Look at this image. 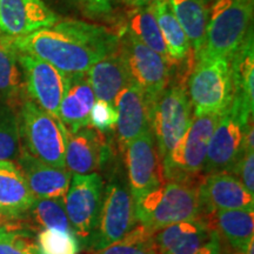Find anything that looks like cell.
<instances>
[{"mask_svg":"<svg viewBox=\"0 0 254 254\" xmlns=\"http://www.w3.org/2000/svg\"><path fill=\"white\" fill-rule=\"evenodd\" d=\"M209 8L204 44L194 58L230 60L253 30V0H214Z\"/></svg>","mask_w":254,"mask_h":254,"instance_id":"7a4b0ae2","label":"cell"},{"mask_svg":"<svg viewBox=\"0 0 254 254\" xmlns=\"http://www.w3.org/2000/svg\"><path fill=\"white\" fill-rule=\"evenodd\" d=\"M95 99L114 104L119 92L132 84L118 50L95 63L86 72Z\"/></svg>","mask_w":254,"mask_h":254,"instance_id":"44dd1931","label":"cell"},{"mask_svg":"<svg viewBox=\"0 0 254 254\" xmlns=\"http://www.w3.org/2000/svg\"><path fill=\"white\" fill-rule=\"evenodd\" d=\"M95 254H159L154 233L142 225Z\"/></svg>","mask_w":254,"mask_h":254,"instance_id":"4dcf8cb0","label":"cell"},{"mask_svg":"<svg viewBox=\"0 0 254 254\" xmlns=\"http://www.w3.org/2000/svg\"><path fill=\"white\" fill-rule=\"evenodd\" d=\"M127 183L135 201L165 182L163 163L151 129L128 142L124 150Z\"/></svg>","mask_w":254,"mask_h":254,"instance_id":"7c38bea8","label":"cell"},{"mask_svg":"<svg viewBox=\"0 0 254 254\" xmlns=\"http://www.w3.org/2000/svg\"><path fill=\"white\" fill-rule=\"evenodd\" d=\"M117 111L114 105L97 99L90 113V125L98 132H109L116 127Z\"/></svg>","mask_w":254,"mask_h":254,"instance_id":"836d02e7","label":"cell"},{"mask_svg":"<svg viewBox=\"0 0 254 254\" xmlns=\"http://www.w3.org/2000/svg\"><path fill=\"white\" fill-rule=\"evenodd\" d=\"M189 80V98L194 114L220 113L233 101V81L230 60L199 58Z\"/></svg>","mask_w":254,"mask_h":254,"instance_id":"ba28073f","label":"cell"},{"mask_svg":"<svg viewBox=\"0 0 254 254\" xmlns=\"http://www.w3.org/2000/svg\"><path fill=\"white\" fill-rule=\"evenodd\" d=\"M233 101L239 103L243 109L253 114L254 107V44L253 30L230 59Z\"/></svg>","mask_w":254,"mask_h":254,"instance_id":"603a6c76","label":"cell"},{"mask_svg":"<svg viewBox=\"0 0 254 254\" xmlns=\"http://www.w3.org/2000/svg\"><path fill=\"white\" fill-rule=\"evenodd\" d=\"M253 114L243 109L237 101L221 114L209 140L206 154L204 176L227 172L234 174L245 152V129Z\"/></svg>","mask_w":254,"mask_h":254,"instance_id":"9c48e42d","label":"cell"},{"mask_svg":"<svg viewBox=\"0 0 254 254\" xmlns=\"http://www.w3.org/2000/svg\"><path fill=\"white\" fill-rule=\"evenodd\" d=\"M59 15L43 0H0V32L20 38L53 26Z\"/></svg>","mask_w":254,"mask_h":254,"instance_id":"9a60e30c","label":"cell"},{"mask_svg":"<svg viewBox=\"0 0 254 254\" xmlns=\"http://www.w3.org/2000/svg\"><path fill=\"white\" fill-rule=\"evenodd\" d=\"M34 199L20 168L12 161L0 160V208L15 215H26Z\"/></svg>","mask_w":254,"mask_h":254,"instance_id":"cb8c5ba5","label":"cell"},{"mask_svg":"<svg viewBox=\"0 0 254 254\" xmlns=\"http://www.w3.org/2000/svg\"><path fill=\"white\" fill-rule=\"evenodd\" d=\"M13 43L19 52L44 60L65 74H78L116 52L119 36L99 25L67 19L13 38Z\"/></svg>","mask_w":254,"mask_h":254,"instance_id":"6da1fadb","label":"cell"},{"mask_svg":"<svg viewBox=\"0 0 254 254\" xmlns=\"http://www.w3.org/2000/svg\"><path fill=\"white\" fill-rule=\"evenodd\" d=\"M95 95L86 73L67 74V84L59 107V120L68 133L90 126V113Z\"/></svg>","mask_w":254,"mask_h":254,"instance_id":"ffe728a7","label":"cell"},{"mask_svg":"<svg viewBox=\"0 0 254 254\" xmlns=\"http://www.w3.org/2000/svg\"><path fill=\"white\" fill-rule=\"evenodd\" d=\"M26 219L31 227L56 228V230L73 233L67 214L65 211L64 199H34L28 208ZM74 234V233H73Z\"/></svg>","mask_w":254,"mask_h":254,"instance_id":"f1b7e54d","label":"cell"},{"mask_svg":"<svg viewBox=\"0 0 254 254\" xmlns=\"http://www.w3.org/2000/svg\"><path fill=\"white\" fill-rule=\"evenodd\" d=\"M18 56L13 38L0 32V100L9 105L21 99L25 86Z\"/></svg>","mask_w":254,"mask_h":254,"instance_id":"d4e9b609","label":"cell"},{"mask_svg":"<svg viewBox=\"0 0 254 254\" xmlns=\"http://www.w3.org/2000/svg\"><path fill=\"white\" fill-rule=\"evenodd\" d=\"M0 254H39V251L30 232L0 231Z\"/></svg>","mask_w":254,"mask_h":254,"instance_id":"d6a6232c","label":"cell"},{"mask_svg":"<svg viewBox=\"0 0 254 254\" xmlns=\"http://www.w3.org/2000/svg\"><path fill=\"white\" fill-rule=\"evenodd\" d=\"M104 180L98 173L73 174L64 205L72 231L87 241L98 224L104 199Z\"/></svg>","mask_w":254,"mask_h":254,"instance_id":"8fae6325","label":"cell"},{"mask_svg":"<svg viewBox=\"0 0 254 254\" xmlns=\"http://www.w3.org/2000/svg\"><path fill=\"white\" fill-rule=\"evenodd\" d=\"M17 161L34 198H65L72 178V173L67 168L51 166L24 150L20 151Z\"/></svg>","mask_w":254,"mask_h":254,"instance_id":"ac0fdd59","label":"cell"},{"mask_svg":"<svg viewBox=\"0 0 254 254\" xmlns=\"http://www.w3.org/2000/svg\"><path fill=\"white\" fill-rule=\"evenodd\" d=\"M171 11L186 33L194 56L202 47L208 9L201 0H167Z\"/></svg>","mask_w":254,"mask_h":254,"instance_id":"484cf974","label":"cell"},{"mask_svg":"<svg viewBox=\"0 0 254 254\" xmlns=\"http://www.w3.org/2000/svg\"><path fill=\"white\" fill-rule=\"evenodd\" d=\"M109 157L103 135L94 128L68 133L65 148V166L73 174H91L100 170Z\"/></svg>","mask_w":254,"mask_h":254,"instance_id":"e0dca14e","label":"cell"},{"mask_svg":"<svg viewBox=\"0 0 254 254\" xmlns=\"http://www.w3.org/2000/svg\"><path fill=\"white\" fill-rule=\"evenodd\" d=\"M118 53L131 82L144 92L148 103L168 86L173 63L144 45L129 31L119 36Z\"/></svg>","mask_w":254,"mask_h":254,"instance_id":"30bf717a","label":"cell"},{"mask_svg":"<svg viewBox=\"0 0 254 254\" xmlns=\"http://www.w3.org/2000/svg\"><path fill=\"white\" fill-rule=\"evenodd\" d=\"M212 230L222 237L230 249L245 252L254 239V211L227 209L215 211L206 217Z\"/></svg>","mask_w":254,"mask_h":254,"instance_id":"7402d4cb","label":"cell"},{"mask_svg":"<svg viewBox=\"0 0 254 254\" xmlns=\"http://www.w3.org/2000/svg\"><path fill=\"white\" fill-rule=\"evenodd\" d=\"M221 237L217 232H212V236L204 246L200 247L194 254H221Z\"/></svg>","mask_w":254,"mask_h":254,"instance_id":"f35d334b","label":"cell"},{"mask_svg":"<svg viewBox=\"0 0 254 254\" xmlns=\"http://www.w3.org/2000/svg\"><path fill=\"white\" fill-rule=\"evenodd\" d=\"M198 186L165 180L135 201L138 221L155 233L172 224L201 217Z\"/></svg>","mask_w":254,"mask_h":254,"instance_id":"3957f363","label":"cell"},{"mask_svg":"<svg viewBox=\"0 0 254 254\" xmlns=\"http://www.w3.org/2000/svg\"><path fill=\"white\" fill-rule=\"evenodd\" d=\"M234 176L239 177V180L246 190L251 194H254V147H245V152Z\"/></svg>","mask_w":254,"mask_h":254,"instance_id":"e575fe53","label":"cell"},{"mask_svg":"<svg viewBox=\"0 0 254 254\" xmlns=\"http://www.w3.org/2000/svg\"><path fill=\"white\" fill-rule=\"evenodd\" d=\"M20 151L18 116L12 105L0 100V160H17Z\"/></svg>","mask_w":254,"mask_h":254,"instance_id":"f546056e","label":"cell"},{"mask_svg":"<svg viewBox=\"0 0 254 254\" xmlns=\"http://www.w3.org/2000/svg\"><path fill=\"white\" fill-rule=\"evenodd\" d=\"M127 31L131 32L133 36L139 41H141L144 45L170 60L166 45H165L163 36H161L157 18H155L153 6L151 5L132 9V12L129 13Z\"/></svg>","mask_w":254,"mask_h":254,"instance_id":"83f0119b","label":"cell"},{"mask_svg":"<svg viewBox=\"0 0 254 254\" xmlns=\"http://www.w3.org/2000/svg\"><path fill=\"white\" fill-rule=\"evenodd\" d=\"M201 1H202V2H204V4H205L206 6H208V5H211V4H212V2H213V1H214V0H201Z\"/></svg>","mask_w":254,"mask_h":254,"instance_id":"60d3db41","label":"cell"},{"mask_svg":"<svg viewBox=\"0 0 254 254\" xmlns=\"http://www.w3.org/2000/svg\"><path fill=\"white\" fill-rule=\"evenodd\" d=\"M49 7L55 11L57 9H64V11H68V9H80L84 12L85 0H43Z\"/></svg>","mask_w":254,"mask_h":254,"instance_id":"74e56055","label":"cell"},{"mask_svg":"<svg viewBox=\"0 0 254 254\" xmlns=\"http://www.w3.org/2000/svg\"><path fill=\"white\" fill-rule=\"evenodd\" d=\"M189 93L182 84L166 87L148 103L150 128L161 163L183 139L193 118Z\"/></svg>","mask_w":254,"mask_h":254,"instance_id":"52a82bcc","label":"cell"},{"mask_svg":"<svg viewBox=\"0 0 254 254\" xmlns=\"http://www.w3.org/2000/svg\"><path fill=\"white\" fill-rule=\"evenodd\" d=\"M152 6H153L161 36L166 45L168 58L172 63L186 59L192 49H190L186 33L178 23L173 12L171 11L167 0H158Z\"/></svg>","mask_w":254,"mask_h":254,"instance_id":"4316f807","label":"cell"},{"mask_svg":"<svg viewBox=\"0 0 254 254\" xmlns=\"http://www.w3.org/2000/svg\"><path fill=\"white\" fill-rule=\"evenodd\" d=\"M31 227L26 215H15L0 208V231H25Z\"/></svg>","mask_w":254,"mask_h":254,"instance_id":"d590c367","label":"cell"},{"mask_svg":"<svg viewBox=\"0 0 254 254\" xmlns=\"http://www.w3.org/2000/svg\"><path fill=\"white\" fill-rule=\"evenodd\" d=\"M113 0H85L84 13L92 18H106L112 13Z\"/></svg>","mask_w":254,"mask_h":254,"instance_id":"8d00e7d4","label":"cell"},{"mask_svg":"<svg viewBox=\"0 0 254 254\" xmlns=\"http://www.w3.org/2000/svg\"><path fill=\"white\" fill-rule=\"evenodd\" d=\"M220 117V113L194 114L185 135L163 161L165 180L199 185L209 140Z\"/></svg>","mask_w":254,"mask_h":254,"instance_id":"5b68a950","label":"cell"},{"mask_svg":"<svg viewBox=\"0 0 254 254\" xmlns=\"http://www.w3.org/2000/svg\"><path fill=\"white\" fill-rule=\"evenodd\" d=\"M212 232L207 219L199 217L155 232L154 240L159 254H194L207 243Z\"/></svg>","mask_w":254,"mask_h":254,"instance_id":"d6986e66","label":"cell"},{"mask_svg":"<svg viewBox=\"0 0 254 254\" xmlns=\"http://www.w3.org/2000/svg\"><path fill=\"white\" fill-rule=\"evenodd\" d=\"M117 111V133L120 150L150 128L148 100L134 84L123 88L114 100Z\"/></svg>","mask_w":254,"mask_h":254,"instance_id":"2e32d148","label":"cell"},{"mask_svg":"<svg viewBox=\"0 0 254 254\" xmlns=\"http://www.w3.org/2000/svg\"><path fill=\"white\" fill-rule=\"evenodd\" d=\"M39 254H79L80 244L78 238L69 232L44 228L37 239Z\"/></svg>","mask_w":254,"mask_h":254,"instance_id":"1f68e13d","label":"cell"},{"mask_svg":"<svg viewBox=\"0 0 254 254\" xmlns=\"http://www.w3.org/2000/svg\"><path fill=\"white\" fill-rule=\"evenodd\" d=\"M198 192L202 218H206L215 211H254V194H251L238 177L232 173L206 174L199 184Z\"/></svg>","mask_w":254,"mask_h":254,"instance_id":"5bb4252c","label":"cell"},{"mask_svg":"<svg viewBox=\"0 0 254 254\" xmlns=\"http://www.w3.org/2000/svg\"><path fill=\"white\" fill-rule=\"evenodd\" d=\"M122 1L126 6L131 8H140V7H146V6L153 5L154 2H157L158 0H122Z\"/></svg>","mask_w":254,"mask_h":254,"instance_id":"ab89813d","label":"cell"},{"mask_svg":"<svg viewBox=\"0 0 254 254\" xmlns=\"http://www.w3.org/2000/svg\"><path fill=\"white\" fill-rule=\"evenodd\" d=\"M19 134L24 151L51 166L66 168L65 148L67 129L58 118L26 99L18 114Z\"/></svg>","mask_w":254,"mask_h":254,"instance_id":"277c9868","label":"cell"},{"mask_svg":"<svg viewBox=\"0 0 254 254\" xmlns=\"http://www.w3.org/2000/svg\"><path fill=\"white\" fill-rule=\"evenodd\" d=\"M135 200L127 179L120 171L111 174L104 189L103 205L98 224L88 239V250L95 254L122 239L138 224Z\"/></svg>","mask_w":254,"mask_h":254,"instance_id":"8992f818","label":"cell"},{"mask_svg":"<svg viewBox=\"0 0 254 254\" xmlns=\"http://www.w3.org/2000/svg\"><path fill=\"white\" fill-rule=\"evenodd\" d=\"M24 84L31 100L59 119V107L67 84V74L36 57L19 52Z\"/></svg>","mask_w":254,"mask_h":254,"instance_id":"4fadbf2b","label":"cell"}]
</instances>
